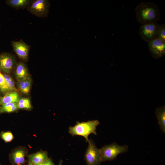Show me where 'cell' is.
Here are the masks:
<instances>
[{"label":"cell","mask_w":165,"mask_h":165,"mask_svg":"<svg viewBox=\"0 0 165 165\" xmlns=\"http://www.w3.org/2000/svg\"><path fill=\"white\" fill-rule=\"evenodd\" d=\"M137 21L142 24L156 23L160 20V11L156 4L151 2H142L135 9Z\"/></svg>","instance_id":"1"},{"label":"cell","mask_w":165,"mask_h":165,"mask_svg":"<svg viewBox=\"0 0 165 165\" xmlns=\"http://www.w3.org/2000/svg\"><path fill=\"white\" fill-rule=\"evenodd\" d=\"M27 165H34L31 162H29V163H28Z\"/></svg>","instance_id":"24"},{"label":"cell","mask_w":165,"mask_h":165,"mask_svg":"<svg viewBox=\"0 0 165 165\" xmlns=\"http://www.w3.org/2000/svg\"><path fill=\"white\" fill-rule=\"evenodd\" d=\"M0 72H1V71L0 68Z\"/></svg>","instance_id":"27"},{"label":"cell","mask_w":165,"mask_h":165,"mask_svg":"<svg viewBox=\"0 0 165 165\" xmlns=\"http://www.w3.org/2000/svg\"><path fill=\"white\" fill-rule=\"evenodd\" d=\"M128 147L127 145L121 146L115 142L104 146L100 149L101 162L115 159L119 154L127 152Z\"/></svg>","instance_id":"3"},{"label":"cell","mask_w":165,"mask_h":165,"mask_svg":"<svg viewBox=\"0 0 165 165\" xmlns=\"http://www.w3.org/2000/svg\"><path fill=\"white\" fill-rule=\"evenodd\" d=\"M17 105L18 109H29L32 108L31 101L28 98H22L20 99Z\"/></svg>","instance_id":"18"},{"label":"cell","mask_w":165,"mask_h":165,"mask_svg":"<svg viewBox=\"0 0 165 165\" xmlns=\"http://www.w3.org/2000/svg\"><path fill=\"white\" fill-rule=\"evenodd\" d=\"M0 97H1L0 96Z\"/></svg>","instance_id":"29"},{"label":"cell","mask_w":165,"mask_h":165,"mask_svg":"<svg viewBox=\"0 0 165 165\" xmlns=\"http://www.w3.org/2000/svg\"><path fill=\"white\" fill-rule=\"evenodd\" d=\"M0 90L5 94L10 92L3 74L1 72H0Z\"/></svg>","instance_id":"20"},{"label":"cell","mask_w":165,"mask_h":165,"mask_svg":"<svg viewBox=\"0 0 165 165\" xmlns=\"http://www.w3.org/2000/svg\"><path fill=\"white\" fill-rule=\"evenodd\" d=\"M27 154L26 149L19 147L14 150L10 154L9 160L13 165H23L25 163V157Z\"/></svg>","instance_id":"10"},{"label":"cell","mask_w":165,"mask_h":165,"mask_svg":"<svg viewBox=\"0 0 165 165\" xmlns=\"http://www.w3.org/2000/svg\"><path fill=\"white\" fill-rule=\"evenodd\" d=\"M1 138L6 142L11 141L13 138V136L11 132L9 131L2 132L1 133Z\"/></svg>","instance_id":"22"},{"label":"cell","mask_w":165,"mask_h":165,"mask_svg":"<svg viewBox=\"0 0 165 165\" xmlns=\"http://www.w3.org/2000/svg\"><path fill=\"white\" fill-rule=\"evenodd\" d=\"M148 42V50L152 57L159 59L165 54V41L156 38Z\"/></svg>","instance_id":"7"},{"label":"cell","mask_w":165,"mask_h":165,"mask_svg":"<svg viewBox=\"0 0 165 165\" xmlns=\"http://www.w3.org/2000/svg\"><path fill=\"white\" fill-rule=\"evenodd\" d=\"M11 45L15 53L18 57L23 61L28 59L30 46L22 40L12 41Z\"/></svg>","instance_id":"8"},{"label":"cell","mask_w":165,"mask_h":165,"mask_svg":"<svg viewBox=\"0 0 165 165\" xmlns=\"http://www.w3.org/2000/svg\"><path fill=\"white\" fill-rule=\"evenodd\" d=\"M31 2L30 0H7L6 1V4L16 9H19L27 8Z\"/></svg>","instance_id":"16"},{"label":"cell","mask_w":165,"mask_h":165,"mask_svg":"<svg viewBox=\"0 0 165 165\" xmlns=\"http://www.w3.org/2000/svg\"><path fill=\"white\" fill-rule=\"evenodd\" d=\"M43 164H38V165H43Z\"/></svg>","instance_id":"25"},{"label":"cell","mask_w":165,"mask_h":165,"mask_svg":"<svg viewBox=\"0 0 165 165\" xmlns=\"http://www.w3.org/2000/svg\"><path fill=\"white\" fill-rule=\"evenodd\" d=\"M0 110H1V106H0Z\"/></svg>","instance_id":"26"},{"label":"cell","mask_w":165,"mask_h":165,"mask_svg":"<svg viewBox=\"0 0 165 165\" xmlns=\"http://www.w3.org/2000/svg\"><path fill=\"white\" fill-rule=\"evenodd\" d=\"M155 114L158 120V124L160 130L165 133V106L156 109Z\"/></svg>","instance_id":"14"},{"label":"cell","mask_w":165,"mask_h":165,"mask_svg":"<svg viewBox=\"0 0 165 165\" xmlns=\"http://www.w3.org/2000/svg\"><path fill=\"white\" fill-rule=\"evenodd\" d=\"M87 142L88 145L84 156L86 165H100L102 162L100 149L97 148L92 139H89Z\"/></svg>","instance_id":"4"},{"label":"cell","mask_w":165,"mask_h":165,"mask_svg":"<svg viewBox=\"0 0 165 165\" xmlns=\"http://www.w3.org/2000/svg\"><path fill=\"white\" fill-rule=\"evenodd\" d=\"M160 25L157 22L141 25L139 34L144 40L147 42H150L156 38Z\"/></svg>","instance_id":"6"},{"label":"cell","mask_w":165,"mask_h":165,"mask_svg":"<svg viewBox=\"0 0 165 165\" xmlns=\"http://www.w3.org/2000/svg\"><path fill=\"white\" fill-rule=\"evenodd\" d=\"M20 99L18 94L16 91L7 93L0 98V105L11 103H17Z\"/></svg>","instance_id":"12"},{"label":"cell","mask_w":165,"mask_h":165,"mask_svg":"<svg viewBox=\"0 0 165 165\" xmlns=\"http://www.w3.org/2000/svg\"><path fill=\"white\" fill-rule=\"evenodd\" d=\"M43 165H55L52 160L50 158H49L47 160L43 163Z\"/></svg>","instance_id":"23"},{"label":"cell","mask_w":165,"mask_h":165,"mask_svg":"<svg viewBox=\"0 0 165 165\" xmlns=\"http://www.w3.org/2000/svg\"><path fill=\"white\" fill-rule=\"evenodd\" d=\"M29 162L35 165L43 164L49 158L48 153L45 151H40L29 155L28 156Z\"/></svg>","instance_id":"11"},{"label":"cell","mask_w":165,"mask_h":165,"mask_svg":"<svg viewBox=\"0 0 165 165\" xmlns=\"http://www.w3.org/2000/svg\"><path fill=\"white\" fill-rule=\"evenodd\" d=\"M156 38L165 41V25L161 24L158 28Z\"/></svg>","instance_id":"21"},{"label":"cell","mask_w":165,"mask_h":165,"mask_svg":"<svg viewBox=\"0 0 165 165\" xmlns=\"http://www.w3.org/2000/svg\"><path fill=\"white\" fill-rule=\"evenodd\" d=\"M100 124L97 120L89 121L86 122H77L76 124L73 127H69L68 132L72 136L79 135L84 137L88 142V136L91 134L97 135L96 130L97 126Z\"/></svg>","instance_id":"2"},{"label":"cell","mask_w":165,"mask_h":165,"mask_svg":"<svg viewBox=\"0 0 165 165\" xmlns=\"http://www.w3.org/2000/svg\"><path fill=\"white\" fill-rule=\"evenodd\" d=\"M0 165H1L0 164Z\"/></svg>","instance_id":"28"},{"label":"cell","mask_w":165,"mask_h":165,"mask_svg":"<svg viewBox=\"0 0 165 165\" xmlns=\"http://www.w3.org/2000/svg\"><path fill=\"white\" fill-rule=\"evenodd\" d=\"M15 73L17 80L29 76L27 68L22 62H20L17 64L16 68Z\"/></svg>","instance_id":"15"},{"label":"cell","mask_w":165,"mask_h":165,"mask_svg":"<svg viewBox=\"0 0 165 165\" xmlns=\"http://www.w3.org/2000/svg\"><path fill=\"white\" fill-rule=\"evenodd\" d=\"M18 109L17 103H9L1 105L0 112H11L16 111Z\"/></svg>","instance_id":"17"},{"label":"cell","mask_w":165,"mask_h":165,"mask_svg":"<svg viewBox=\"0 0 165 165\" xmlns=\"http://www.w3.org/2000/svg\"><path fill=\"white\" fill-rule=\"evenodd\" d=\"M17 81L18 87L20 92L28 94L30 91L31 86V79L30 77L29 76Z\"/></svg>","instance_id":"13"},{"label":"cell","mask_w":165,"mask_h":165,"mask_svg":"<svg viewBox=\"0 0 165 165\" xmlns=\"http://www.w3.org/2000/svg\"><path fill=\"white\" fill-rule=\"evenodd\" d=\"M50 4L47 0H36L32 1L27 9L32 14L39 17L48 16Z\"/></svg>","instance_id":"5"},{"label":"cell","mask_w":165,"mask_h":165,"mask_svg":"<svg viewBox=\"0 0 165 165\" xmlns=\"http://www.w3.org/2000/svg\"><path fill=\"white\" fill-rule=\"evenodd\" d=\"M15 60L12 55L9 53H2L0 55V68L5 74L9 73L13 69Z\"/></svg>","instance_id":"9"},{"label":"cell","mask_w":165,"mask_h":165,"mask_svg":"<svg viewBox=\"0 0 165 165\" xmlns=\"http://www.w3.org/2000/svg\"><path fill=\"white\" fill-rule=\"evenodd\" d=\"M3 75L6 80L10 92H16L17 90L15 87L14 82L12 78L6 74L4 73L3 74Z\"/></svg>","instance_id":"19"}]
</instances>
